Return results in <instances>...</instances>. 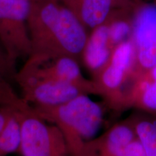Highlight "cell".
<instances>
[{"instance_id": "e0dca14e", "label": "cell", "mask_w": 156, "mask_h": 156, "mask_svg": "<svg viewBox=\"0 0 156 156\" xmlns=\"http://www.w3.org/2000/svg\"><path fill=\"white\" fill-rule=\"evenodd\" d=\"M115 10L126 12L134 14L144 2L142 0H113Z\"/></svg>"}, {"instance_id": "7c38bea8", "label": "cell", "mask_w": 156, "mask_h": 156, "mask_svg": "<svg viewBox=\"0 0 156 156\" xmlns=\"http://www.w3.org/2000/svg\"><path fill=\"white\" fill-rule=\"evenodd\" d=\"M20 141V124L17 111H15L0 134V156H6L18 151Z\"/></svg>"}, {"instance_id": "5b68a950", "label": "cell", "mask_w": 156, "mask_h": 156, "mask_svg": "<svg viewBox=\"0 0 156 156\" xmlns=\"http://www.w3.org/2000/svg\"><path fill=\"white\" fill-rule=\"evenodd\" d=\"M30 0H0V43L15 64L30 56Z\"/></svg>"}, {"instance_id": "30bf717a", "label": "cell", "mask_w": 156, "mask_h": 156, "mask_svg": "<svg viewBox=\"0 0 156 156\" xmlns=\"http://www.w3.org/2000/svg\"><path fill=\"white\" fill-rule=\"evenodd\" d=\"M113 49L114 48L109 40L106 22L89 33L82 54L81 61L90 73L91 77L107 64Z\"/></svg>"}, {"instance_id": "9c48e42d", "label": "cell", "mask_w": 156, "mask_h": 156, "mask_svg": "<svg viewBox=\"0 0 156 156\" xmlns=\"http://www.w3.org/2000/svg\"><path fill=\"white\" fill-rule=\"evenodd\" d=\"M127 108L156 118V64L134 79L123 103L122 110Z\"/></svg>"}, {"instance_id": "9a60e30c", "label": "cell", "mask_w": 156, "mask_h": 156, "mask_svg": "<svg viewBox=\"0 0 156 156\" xmlns=\"http://www.w3.org/2000/svg\"><path fill=\"white\" fill-rule=\"evenodd\" d=\"M17 73L16 64L10 59L0 43V77L9 83L15 82Z\"/></svg>"}, {"instance_id": "ba28073f", "label": "cell", "mask_w": 156, "mask_h": 156, "mask_svg": "<svg viewBox=\"0 0 156 156\" xmlns=\"http://www.w3.org/2000/svg\"><path fill=\"white\" fill-rule=\"evenodd\" d=\"M20 70L71 84L80 87L87 95H98L94 82L85 77L81 71L80 62L74 58L62 56L38 65L24 63Z\"/></svg>"}, {"instance_id": "ac0fdd59", "label": "cell", "mask_w": 156, "mask_h": 156, "mask_svg": "<svg viewBox=\"0 0 156 156\" xmlns=\"http://www.w3.org/2000/svg\"><path fill=\"white\" fill-rule=\"evenodd\" d=\"M16 110L9 108V107L0 106V134L2 132L3 129L5 128L9 117Z\"/></svg>"}, {"instance_id": "8fae6325", "label": "cell", "mask_w": 156, "mask_h": 156, "mask_svg": "<svg viewBox=\"0 0 156 156\" xmlns=\"http://www.w3.org/2000/svg\"><path fill=\"white\" fill-rule=\"evenodd\" d=\"M90 33L110 18L115 10L113 0H60Z\"/></svg>"}, {"instance_id": "d6986e66", "label": "cell", "mask_w": 156, "mask_h": 156, "mask_svg": "<svg viewBox=\"0 0 156 156\" xmlns=\"http://www.w3.org/2000/svg\"><path fill=\"white\" fill-rule=\"evenodd\" d=\"M154 1H155V3H156V0H154Z\"/></svg>"}, {"instance_id": "3957f363", "label": "cell", "mask_w": 156, "mask_h": 156, "mask_svg": "<svg viewBox=\"0 0 156 156\" xmlns=\"http://www.w3.org/2000/svg\"><path fill=\"white\" fill-rule=\"evenodd\" d=\"M134 69L135 51L130 38L115 46L107 64L91 77L98 95L114 110L122 111L126 94L133 82Z\"/></svg>"}, {"instance_id": "7a4b0ae2", "label": "cell", "mask_w": 156, "mask_h": 156, "mask_svg": "<svg viewBox=\"0 0 156 156\" xmlns=\"http://www.w3.org/2000/svg\"><path fill=\"white\" fill-rule=\"evenodd\" d=\"M32 107L38 116L59 129L73 156H83L85 144L95 137L103 120L102 106L85 94L59 106Z\"/></svg>"}, {"instance_id": "5bb4252c", "label": "cell", "mask_w": 156, "mask_h": 156, "mask_svg": "<svg viewBox=\"0 0 156 156\" xmlns=\"http://www.w3.org/2000/svg\"><path fill=\"white\" fill-rule=\"evenodd\" d=\"M0 106L9 107L16 111L23 110L29 106L22 98L20 95L17 94L11 83L0 77Z\"/></svg>"}, {"instance_id": "6da1fadb", "label": "cell", "mask_w": 156, "mask_h": 156, "mask_svg": "<svg viewBox=\"0 0 156 156\" xmlns=\"http://www.w3.org/2000/svg\"><path fill=\"white\" fill-rule=\"evenodd\" d=\"M28 30L32 65L62 56L80 62L89 32L60 0H30Z\"/></svg>"}, {"instance_id": "52a82bcc", "label": "cell", "mask_w": 156, "mask_h": 156, "mask_svg": "<svg viewBox=\"0 0 156 156\" xmlns=\"http://www.w3.org/2000/svg\"><path fill=\"white\" fill-rule=\"evenodd\" d=\"M131 39L135 51L134 81L156 64L155 5L143 3L134 12Z\"/></svg>"}, {"instance_id": "4fadbf2b", "label": "cell", "mask_w": 156, "mask_h": 156, "mask_svg": "<svg viewBox=\"0 0 156 156\" xmlns=\"http://www.w3.org/2000/svg\"><path fill=\"white\" fill-rule=\"evenodd\" d=\"M136 136L141 142L146 156H156V118H136L133 119Z\"/></svg>"}, {"instance_id": "277c9868", "label": "cell", "mask_w": 156, "mask_h": 156, "mask_svg": "<svg viewBox=\"0 0 156 156\" xmlns=\"http://www.w3.org/2000/svg\"><path fill=\"white\" fill-rule=\"evenodd\" d=\"M21 130L22 156H73L57 126L38 116L29 106L17 111Z\"/></svg>"}, {"instance_id": "8992f818", "label": "cell", "mask_w": 156, "mask_h": 156, "mask_svg": "<svg viewBox=\"0 0 156 156\" xmlns=\"http://www.w3.org/2000/svg\"><path fill=\"white\" fill-rule=\"evenodd\" d=\"M15 83L20 89V96L32 106H59L79 95H87L80 87L71 84L22 70L17 71Z\"/></svg>"}, {"instance_id": "2e32d148", "label": "cell", "mask_w": 156, "mask_h": 156, "mask_svg": "<svg viewBox=\"0 0 156 156\" xmlns=\"http://www.w3.org/2000/svg\"><path fill=\"white\" fill-rule=\"evenodd\" d=\"M115 156H146V155L141 142L136 136L132 142L121 148Z\"/></svg>"}]
</instances>
